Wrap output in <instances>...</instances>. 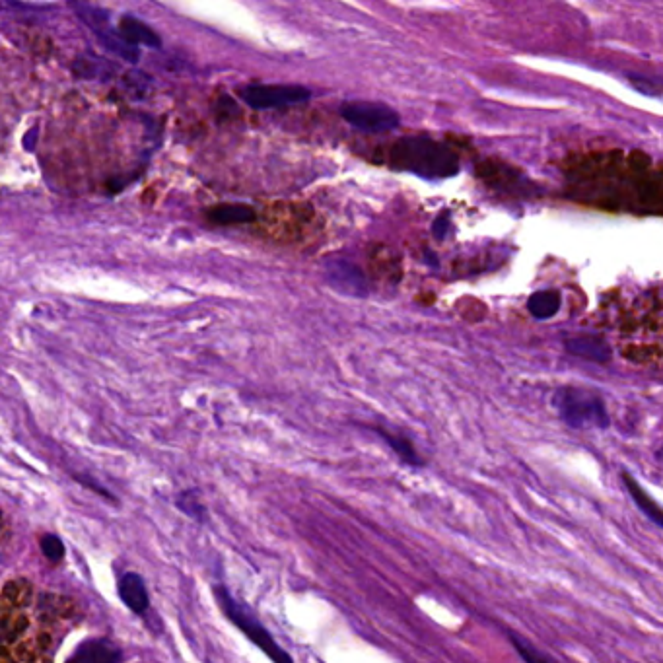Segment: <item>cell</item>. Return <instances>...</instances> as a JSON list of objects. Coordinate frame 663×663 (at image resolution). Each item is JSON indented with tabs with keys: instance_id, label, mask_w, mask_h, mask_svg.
I'll return each mask as SVG.
<instances>
[{
	"instance_id": "cell-1",
	"label": "cell",
	"mask_w": 663,
	"mask_h": 663,
	"mask_svg": "<svg viewBox=\"0 0 663 663\" xmlns=\"http://www.w3.org/2000/svg\"><path fill=\"white\" fill-rule=\"evenodd\" d=\"M389 166L424 179H448L459 172L454 150L430 137H405L389 148Z\"/></svg>"
},
{
	"instance_id": "cell-2",
	"label": "cell",
	"mask_w": 663,
	"mask_h": 663,
	"mask_svg": "<svg viewBox=\"0 0 663 663\" xmlns=\"http://www.w3.org/2000/svg\"><path fill=\"white\" fill-rule=\"evenodd\" d=\"M553 405L560 419L572 428H605L609 424L603 399L588 389L562 387L555 393Z\"/></svg>"
},
{
	"instance_id": "cell-3",
	"label": "cell",
	"mask_w": 663,
	"mask_h": 663,
	"mask_svg": "<svg viewBox=\"0 0 663 663\" xmlns=\"http://www.w3.org/2000/svg\"><path fill=\"white\" fill-rule=\"evenodd\" d=\"M70 8L78 16V20L84 22L96 34L98 41L104 45L107 51H111L115 57H119L127 63L139 61V49L121 35L119 28L117 30L113 28L111 14L107 10L94 6V4H86V2H72Z\"/></svg>"
},
{
	"instance_id": "cell-4",
	"label": "cell",
	"mask_w": 663,
	"mask_h": 663,
	"mask_svg": "<svg viewBox=\"0 0 663 663\" xmlns=\"http://www.w3.org/2000/svg\"><path fill=\"white\" fill-rule=\"evenodd\" d=\"M216 597L220 607L224 609V613L228 615V619L244 632L245 636L255 642L271 660L275 663H292V658L280 648L279 644L275 642V638L269 634V630L265 629L244 605H240L232 595L228 594L224 588L216 590Z\"/></svg>"
},
{
	"instance_id": "cell-5",
	"label": "cell",
	"mask_w": 663,
	"mask_h": 663,
	"mask_svg": "<svg viewBox=\"0 0 663 663\" xmlns=\"http://www.w3.org/2000/svg\"><path fill=\"white\" fill-rule=\"evenodd\" d=\"M341 115L354 129L370 135L389 133L401 123L393 107L378 102H345L341 105Z\"/></svg>"
},
{
	"instance_id": "cell-6",
	"label": "cell",
	"mask_w": 663,
	"mask_h": 663,
	"mask_svg": "<svg viewBox=\"0 0 663 663\" xmlns=\"http://www.w3.org/2000/svg\"><path fill=\"white\" fill-rule=\"evenodd\" d=\"M240 98L253 109H275L308 102L312 90L300 84H249L240 90Z\"/></svg>"
},
{
	"instance_id": "cell-7",
	"label": "cell",
	"mask_w": 663,
	"mask_h": 663,
	"mask_svg": "<svg viewBox=\"0 0 663 663\" xmlns=\"http://www.w3.org/2000/svg\"><path fill=\"white\" fill-rule=\"evenodd\" d=\"M325 277L327 284L337 292L352 296V298H366L370 294V284L360 267L352 265L345 259H331L325 263Z\"/></svg>"
},
{
	"instance_id": "cell-8",
	"label": "cell",
	"mask_w": 663,
	"mask_h": 663,
	"mask_svg": "<svg viewBox=\"0 0 663 663\" xmlns=\"http://www.w3.org/2000/svg\"><path fill=\"white\" fill-rule=\"evenodd\" d=\"M121 662V652L119 648L105 640V638H96V640H86L78 650L74 652L70 663H119Z\"/></svg>"
},
{
	"instance_id": "cell-9",
	"label": "cell",
	"mask_w": 663,
	"mask_h": 663,
	"mask_svg": "<svg viewBox=\"0 0 663 663\" xmlns=\"http://www.w3.org/2000/svg\"><path fill=\"white\" fill-rule=\"evenodd\" d=\"M119 32L135 47L137 45H144V47H150V49H160L162 47L160 35L156 34L148 24H144L142 20L135 18L133 14H125L121 18Z\"/></svg>"
},
{
	"instance_id": "cell-10",
	"label": "cell",
	"mask_w": 663,
	"mask_h": 663,
	"mask_svg": "<svg viewBox=\"0 0 663 663\" xmlns=\"http://www.w3.org/2000/svg\"><path fill=\"white\" fill-rule=\"evenodd\" d=\"M119 595L123 599V603L137 615H144L148 611V592L144 586V580L140 578L139 574L129 572L121 578L119 582Z\"/></svg>"
},
{
	"instance_id": "cell-11",
	"label": "cell",
	"mask_w": 663,
	"mask_h": 663,
	"mask_svg": "<svg viewBox=\"0 0 663 663\" xmlns=\"http://www.w3.org/2000/svg\"><path fill=\"white\" fill-rule=\"evenodd\" d=\"M623 483H625V487H627V490H629L630 498L634 500V504L638 506V510L648 518V520H652L654 524L660 525V527H663V508L646 492V490L642 489L638 483H636V479L632 477V475H629L627 471H623Z\"/></svg>"
},
{
	"instance_id": "cell-12",
	"label": "cell",
	"mask_w": 663,
	"mask_h": 663,
	"mask_svg": "<svg viewBox=\"0 0 663 663\" xmlns=\"http://www.w3.org/2000/svg\"><path fill=\"white\" fill-rule=\"evenodd\" d=\"M566 350L572 352L574 356H582L586 360L594 362H609L611 358V349L609 345L592 335H582V337H572L566 341Z\"/></svg>"
},
{
	"instance_id": "cell-13",
	"label": "cell",
	"mask_w": 663,
	"mask_h": 663,
	"mask_svg": "<svg viewBox=\"0 0 663 663\" xmlns=\"http://www.w3.org/2000/svg\"><path fill=\"white\" fill-rule=\"evenodd\" d=\"M210 222L220 226H238V224H249L257 218L255 210L249 205H218L207 212Z\"/></svg>"
},
{
	"instance_id": "cell-14",
	"label": "cell",
	"mask_w": 663,
	"mask_h": 663,
	"mask_svg": "<svg viewBox=\"0 0 663 663\" xmlns=\"http://www.w3.org/2000/svg\"><path fill=\"white\" fill-rule=\"evenodd\" d=\"M560 304L562 298L557 290H539L529 296L527 310L535 319H551L559 312Z\"/></svg>"
},
{
	"instance_id": "cell-15",
	"label": "cell",
	"mask_w": 663,
	"mask_h": 663,
	"mask_svg": "<svg viewBox=\"0 0 663 663\" xmlns=\"http://www.w3.org/2000/svg\"><path fill=\"white\" fill-rule=\"evenodd\" d=\"M74 74L84 80H107L115 72V67L109 65L102 57L96 55H82L74 61Z\"/></svg>"
},
{
	"instance_id": "cell-16",
	"label": "cell",
	"mask_w": 663,
	"mask_h": 663,
	"mask_svg": "<svg viewBox=\"0 0 663 663\" xmlns=\"http://www.w3.org/2000/svg\"><path fill=\"white\" fill-rule=\"evenodd\" d=\"M378 434L384 438L385 442H387V446H389L395 454L399 455L407 465H413V467H419V465H422V459H420L419 454H417L415 448H413V444H411L407 438H403V436H395V434H389V432H385L382 428H378Z\"/></svg>"
},
{
	"instance_id": "cell-17",
	"label": "cell",
	"mask_w": 663,
	"mask_h": 663,
	"mask_svg": "<svg viewBox=\"0 0 663 663\" xmlns=\"http://www.w3.org/2000/svg\"><path fill=\"white\" fill-rule=\"evenodd\" d=\"M177 506H179L181 512H185L187 516H191V518H195L199 522H203L207 518L205 506L199 502L197 494L191 492V490H187V492H183V494L177 496Z\"/></svg>"
},
{
	"instance_id": "cell-18",
	"label": "cell",
	"mask_w": 663,
	"mask_h": 663,
	"mask_svg": "<svg viewBox=\"0 0 663 663\" xmlns=\"http://www.w3.org/2000/svg\"><path fill=\"white\" fill-rule=\"evenodd\" d=\"M510 640H512L516 652L522 656V660H524L525 663H557L555 660L547 658L545 654H541L539 650H535L527 640L520 638V636L510 634Z\"/></svg>"
},
{
	"instance_id": "cell-19",
	"label": "cell",
	"mask_w": 663,
	"mask_h": 663,
	"mask_svg": "<svg viewBox=\"0 0 663 663\" xmlns=\"http://www.w3.org/2000/svg\"><path fill=\"white\" fill-rule=\"evenodd\" d=\"M41 551L51 562H59L65 557V543L57 535L49 533L41 537Z\"/></svg>"
},
{
	"instance_id": "cell-20",
	"label": "cell",
	"mask_w": 663,
	"mask_h": 663,
	"mask_svg": "<svg viewBox=\"0 0 663 663\" xmlns=\"http://www.w3.org/2000/svg\"><path fill=\"white\" fill-rule=\"evenodd\" d=\"M450 228H452V222H450V216L448 214H442L434 220L432 224V232L438 240H444L448 234H450Z\"/></svg>"
},
{
	"instance_id": "cell-21",
	"label": "cell",
	"mask_w": 663,
	"mask_h": 663,
	"mask_svg": "<svg viewBox=\"0 0 663 663\" xmlns=\"http://www.w3.org/2000/svg\"><path fill=\"white\" fill-rule=\"evenodd\" d=\"M658 459H660V461H662V463H663V446H662V450H660V452H658Z\"/></svg>"
}]
</instances>
